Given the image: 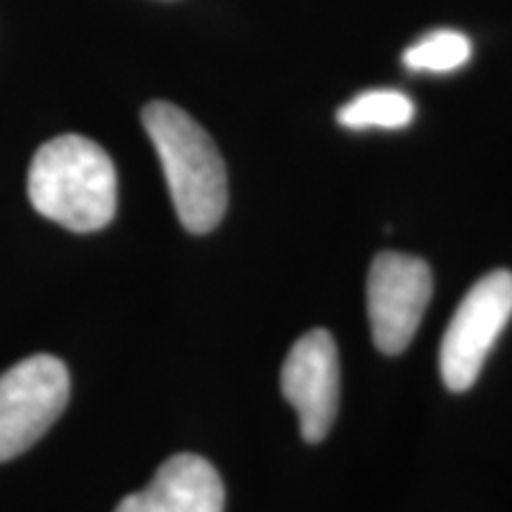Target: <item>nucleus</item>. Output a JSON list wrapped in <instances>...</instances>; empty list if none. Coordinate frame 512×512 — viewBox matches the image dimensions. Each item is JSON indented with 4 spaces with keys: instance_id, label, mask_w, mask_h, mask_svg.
<instances>
[{
    "instance_id": "obj_1",
    "label": "nucleus",
    "mask_w": 512,
    "mask_h": 512,
    "mask_svg": "<svg viewBox=\"0 0 512 512\" xmlns=\"http://www.w3.org/2000/svg\"><path fill=\"white\" fill-rule=\"evenodd\" d=\"M29 200L46 219L74 233H95L117 214V169L91 138L67 133L36 150Z\"/></svg>"
},
{
    "instance_id": "obj_2",
    "label": "nucleus",
    "mask_w": 512,
    "mask_h": 512,
    "mask_svg": "<svg viewBox=\"0 0 512 512\" xmlns=\"http://www.w3.org/2000/svg\"><path fill=\"white\" fill-rule=\"evenodd\" d=\"M143 126L183 228L197 235L214 230L228 209V176L219 147L188 112L164 100L145 107Z\"/></svg>"
},
{
    "instance_id": "obj_3",
    "label": "nucleus",
    "mask_w": 512,
    "mask_h": 512,
    "mask_svg": "<svg viewBox=\"0 0 512 512\" xmlns=\"http://www.w3.org/2000/svg\"><path fill=\"white\" fill-rule=\"evenodd\" d=\"M512 316V273L505 268L477 280L458 304L439 349V370L451 392L470 389Z\"/></svg>"
},
{
    "instance_id": "obj_4",
    "label": "nucleus",
    "mask_w": 512,
    "mask_h": 512,
    "mask_svg": "<svg viewBox=\"0 0 512 512\" xmlns=\"http://www.w3.org/2000/svg\"><path fill=\"white\" fill-rule=\"evenodd\" d=\"M69 401V373L60 358L36 354L0 375V463L36 444Z\"/></svg>"
},
{
    "instance_id": "obj_5",
    "label": "nucleus",
    "mask_w": 512,
    "mask_h": 512,
    "mask_svg": "<svg viewBox=\"0 0 512 512\" xmlns=\"http://www.w3.org/2000/svg\"><path fill=\"white\" fill-rule=\"evenodd\" d=\"M432 299V271L411 254L382 252L368 273V318L382 354H401L413 342Z\"/></svg>"
},
{
    "instance_id": "obj_6",
    "label": "nucleus",
    "mask_w": 512,
    "mask_h": 512,
    "mask_svg": "<svg viewBox=\"0 0 512 512\" xmlns=\"http://www.w3.org/2000/svg\"><path fill=\"white\" fill-rule=\"evenodd\" d=\"M280 387L299 415L302 437L311 444L323 439L339 408V354L328 330H311L294 342Z\"/></svg>"
},
{
    "instance_id": "obj_7",
    "label": "nucleus",
    "mask_w": 512,
    "mask_h": 512,
    "mask_svg": "<svg viewBox=\"0 0 512 512\" xmlns=\"http://www.w3.org/2000/svg\"><path fill=\"white\" fill-rule=\"evenodd\" d=\"M226 489L216 467L195 453H178L152 482L126 496L114 512H223Z\"/></svg>"
},
{
    "instance_id": "obj_8",
    "label": "nucleus",
    "mask_w": 512,
    "mask_h": 512,
    "mask_svg": "<svg viewBox=\"0 0 512 512\" xmlns=\"http://www.w3.org/2000/svg\"><path fill=\"white\" fill-rule=\"evenodd\" d=\"M415 117V105L406 93L392 88H377V91L358 93L354 100L339 107L337 121L351 131H366V128H406Z\"/></svg>"
},
{
    "instance_id": "obj_9",
    "label": "nucleus",
    "mask_w": 512,
    "mask_h": 512,
    "mask_svg": "<svg viewBox=\"0 0 512 512\" xmlns=\"http://www.w3.org/2000/svg\"><path fill=\"white\" fill-rule=\"evenodd\" d=\"M472 43L470 38L453 29H437L420 36L411 48L403 53V64L411 72L448 74L456 72L470 62Z\"/></svg>"
}]
</instances>
